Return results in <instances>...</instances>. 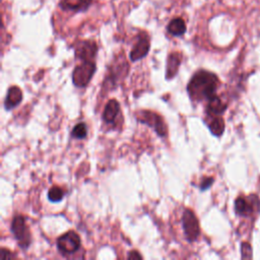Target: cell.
<instances>
[{
	"label": "cell",
	"instance_id": "cell-9",
	"mask_svg": "<svg viewBox=\"0 0 260 260\" xmlns=\"http://www.w3.org/2000/svg\"><path fill=\"white\" fill-rule=\"evenodd\" d=\"M90 5L89 0H61L59 7L64 11H86Z\"/></svg>",
	"mask_w": 260,
	"mask_h": 260
},
{
	"label": "cell",
	"instance_id": "cell-10",
	"mask_svg": "<svg viewBox=\"0 0 260 260\" xmlns=\"http://www.w3.org/2000/svg\"><path fill=\"white\" fill-rule=\"evenodd\" d=\"M181 60H182V55L179 52H174L169 55L168 61H167V70H166L167 79H171L177 74L181 64Z\"/></svg>",
	"mask_w": 260,
	"mask_h": 260
},
{
	"label": "cell",
	"instance_id": "cell-5",
	"mask_svg": "<svg viewBox=\"0 0 260 260\" xmlns=\"http://www.w3.org/2000/svg\"><path fill=\"white\" fill-rule=\"evenodd\" d=\"M182 225L186 239L188 242H194L200 233L199 222L196 215L191 209H185L182 216Z\"/></svg>",
	"mask_w": 260,
	"mask_h": 260
},
{
	"label": "cell",
	"instance_id": "cell-4",
	"mask_svg": "<svg viewBox=\"0 0 260 260\" xmlns=\"http://www.w3.org/2000/svg\"><path fill=\"white\" fill-rule=\"evenodd\" d=\"M80 238L73 232L69 231L57 239V249L63 255L75 253L80 248Z\"/></svg>",
	"mask_w": 260,
	"mask_h": 260
},
{
	"label": "cell",
	"instance_id": "cell-1",
	"mask_svg": "<svg viewBox=\"0 0 260 260\" xmlns=\"http://www.w3.org/2000/svg\"><path fill=\"white\" fill-rule=\"evenodd\" d=\"M218 84L219 80L214 73L200 70L190 79L187 85V91L192 101L200 102L202 100H210L215 95Z\"/></svg>",
	"mask_w": 260,
	"mask_h": 260
},
{
	"label": "cell",
	"instance_id": "cell-13",
	"mask_svg": "<svg viewBox=\"0 0 260 260\" xmlns=\"http://www.w3.org/2000/svg\"><path fill=\"white\" fill-rule=\"evenodd\" d=\"M226 109V106L221 102V100L214 95L210 100H208L206 113L208 116H219L222 114Z\"/></svg>",
	"mask_w": 260,
	"mask_h": 260
},
{
	"label": "cell",
	"instance_id": "cell-20",
	"mask_svg": "<svg viewBox=\"0 0 260 260\" xmlns=\"http://www.w3.org/2000/svg\"><path fill=\"white\" fill-rule=\"evenodd\" d=\"M15 255H13L10 251H7L5 249H1V252H0V259L2 260H6V259H9V258H14Z\"/></svg>",
	"mask_w": 260,
	"mask_h": 260
},
{
	"label": "cell",
	"instance_id": "cell-18",
	"mask_svg": "<svg viewBox=\"0 0 260 260\" xmlns=\"http://www.w3.org/2000/svg\"><path fill=\"white\" fill-rule=\"evenodd\" d=\"M87 135V127L84 123H78L71 131V136L76 139H82Z\"/></svg>",
	"mask_w": 260,
	"mask_h": 260
},
{
	"label": "cell",
	"instance_id": "cell-21",
	"mask_svg": "<svg viewBox=\"0 0 260 260\" xmlns=\"http://www.w3.org/2000/svg\"><path fill=\"white\" fill-rule=\"evenodd\" d=\"M127 258L128 259H141L142 258V256L137 252V251H132V252H130L128 255H127Z\"/></svg>",
	"mask_w": 260,
	"mask_h": 260
},
{
	"label": "cell",
	"instance_id": "cell-16",
	"mask_svg": "<svg viewBox=\"0 0 260 260\" xmlns=\"http://www.w3.org/2000/svg\"><path fill=\"white\" fill-rule=\"evenodd\" d=\"M210 132L215 136H220L224 130V122L221 117L213 116V118L207 123Z\"/></svg>",
	"mask_w": 260,
	"mask_h": 260
},
{
	"label": "cell",
	"instance_id": "cell-6",
	"mask_svg": "<svg viewBox=\"0 0 260 260\" xmlns=\"http://www.w3.org/2000/svg\"><path fill=\"white\" fill-rule=\"evenodd\" d=\"M136 119L140 123H145L153 128L158 136L165 137L167 135V126L162 118L156 113H152L150 111H141Z\"/></svg>",
	"mask_w": 260,
	"mask_h": 260
},
{
	"label": "cell",
	"instance_id": "cell-3",
	"mask_svg": "<svg viewBox=\"0 0 260 260\" xmlns=\"http://www.w3.org/2000/svg\"><path fill=\"white\" fill-rule=\"evenodd\" d=\"M11 232L14 238L17 240L20 248L26 249L30 245V232L25 223V219L23 216L16 215L13 217L11 222Z\"/></svg>",
	"mask_w": 260,
	"mask_h": 260
},
{
	"label": "cell",
	"instance_id": "cell-8",
	"mask_svg": "<svg viewBox=\"0 0 260 260\" xmlns=\"http://www.w3.org/2000/svg\"><path fill=\"white\" fill-rule=\"evenodd\" d=\"M149 48L150 41L148 35L145 32H141L138 37V41L135 43L130 52V60L132 62H135L144 58L148 54Z\"/></svg>",
	"mask_w": 260,
	"mask_h": 260
},
{
	"label": "cell",
	"instance_id": "cell-14",
	"mask_svg": "<svg viewBox=\"0 0 260 260\" xmlns=\"http://www.w3.org/2000/svg\"><path fill=\"white\" fill-rule=\"evenodd\" d=\"M167 30L175 37L183 36L186 32V23L182 17H175L168 23Z\"/></svg>",
	"mask_w": 260,
	"mask_h": 260
},
{
	"label": "cell",
	"instance_id": "cell-11",
	"mask_svg": "<svg viewBox=\"0 0 260 260\" xmlns=\"http://www.w3.org/2000/svg\"><path fill=\"white\" fill-rule=\"evenodd\" d=\"M22 101V91L18 86H11L6 94L4 106L6 110H11L20 104Z\"/></svg>",
	"mask_w": 260,
	"mask_h": 260
},
{
	"label": "cell",
	"instance_id": "cell-17",
	"mask_svg": "<svg viewBox=\"0 0 260 260\" xmlns=\"http://www.w3.org/2000/svg\"><path fill=\"white\" fill-rule=\"evenodd\" d=\"M64 197V191L58 186H53L48 192V199L51 202H60Z\"/></svg>",
	"mask_w": 260,
	"mask_h": 260
},
{
	"label": "cell",
	"instance_id": "cell-19",
	"mask_svg": "<svg viewBox=\"0 0 260 260\" xmlns=\"http://www.w3.org/2000/svg\"><path fill=\"white\" fill-rule=\"evenodd\" d=\"M212 183H213V178H210V177L204 178L201 181V183L199 185V188H200V190H206V189H208L211 186Z\"/></svg>",
	"mask_w": 260,
	"mask_h": 260
},
{
	"label": "cell",
	"instance_id": "cell-15",
	"mask_svg": "<svg viewBox=\"0 0 260 260\" xmlns=\"http://www.w3.org/2000/svg\"><path fill=\"white\" fill-rule=\"evenodd\" d=\"M235 210L239 215L246 216L253 211V205L244 197H238L235 201Z\"/></svg>",
	"mask_w": 260,
	"mask_h": 260
},
{
	"label": "cell",
	"instance_id": "cell-7",
	"mask_svg": "<svg viewBox=\"0 0 260 260\" xmlns=\"http://www.w3.org/2000/svg\"><path fill=\"white\" fill-rule=\"evenodd\" d=\"M98 53V45L95 42L85 40L79 42L75 46V57L82 61H93Z\"/></svg>",
	"mask_w": 260,
	"mask_h": 260
},
{
	"label": "cell",
	"instance_id": "cell-12",
	"mask_svg": "<svg viewBox=\"0 0 260 260\" xmlns=\"http://www.w3.org/2000/svg\"><path fill=\"white\" fill-rule=\"evenodd\" d=\"M120 112V105L116 100H110L103 112V120L106 123H113Z\"/></svg>",
	"mask_w": 260,
	"mask_h": 260
},
{
	"label": "cell",
	"instance_id": "cell-2",
	"mask_svg": "<svg viewBox=\"0 0 260 260\" xmlns=\"http://www.w3.org/2000/svg\"><path fill=\"white\" fill-rule=\"evenodd\" d=\"M96 70L94 61H83L77 65L72 72V81L77 87H84L90 81Z\"/></svg>",
	"mask_w": 260,
	"mask_h": 260
}]
</instances>
